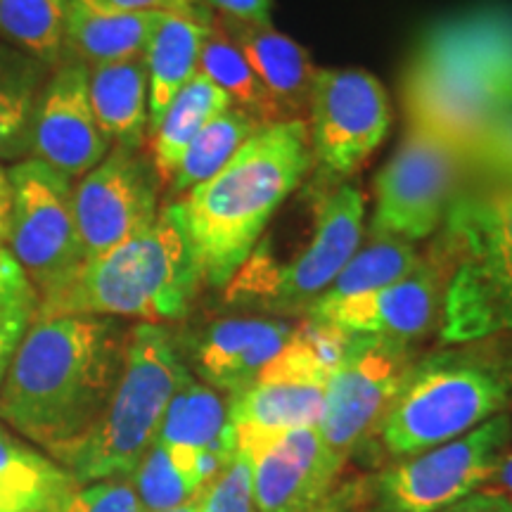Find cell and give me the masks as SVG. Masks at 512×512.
Wrapping results in <instances>:
<instances>
[{
  "instance_id": "obj_9",
  "label": "cell",
  "mask_w": 512,
  "mask_h": 512,
  "mask_svg": "<svg viewBox=\"0 0 512 512\" xmlns=\"http://www.w3.org/2000/svg\"><path fill=\"white\" fill-rule=\"evenodd\" d=\"M512 448V415L491 418L463 437L396 458L370 484L373 512H441L496 479Z\"/></svg>"
},
{
  "instance_id": "obj_23",
  "label": "cell",
  "mask_w": 512,
  "mask_h": 512,
  "mask_svg": "<svg viewBox=\"0 0 512 512\" xmlns=\"http://www.w3.org/2000/svg\"><path fill=\"white\" fill-rule=\"evenodd\" d=\"M207 34V24L174 15L159 17L143 53L147 69V136L155 131L185 83L200 72Z\"/></svg>"
},
{
  "instance_id": "obj_3",
  "label": "cell",
  "mask_w": 512,
  "mask_h": 512,
  "mask_svg": "<svg viewBox=\"0 0 512 512\" xmlns=\"http://www.w3.org/2000/svg\"><path fill=\"white\" fill-rule=\"evenodd\" d=\"M313 164L309 121L264 126L209 181L176 200L202 283L223 290Z\"/></svg>"
},
{
  "instance_id": "obj_32",
  "label": "cell",
  "mask_w": 512,
  "mask_h": 512,
  "mask_svg": "<svg viewBox=\"0 0 512 512\" xmlns=\"http://www.w3.org/2000/svg\"><path fill=\"white\" fill-rule=\"evenodd\" d=\"M420 261L413 242L399 238H370L366 247H358L347 266L339 271L328 290L318 302H337V299L356 297V294L380 290L408 275ZM316 302V304H318Z\"/></svg>"
},
{
  "instance_id": "obj_36",
  "label": "cell",
  "mask_w": 512,
  "mask_h": 512,
  "mask_svg": "<svg viewBox=\"0 0 512 512\" xmlns=\"http://www.w3.org/2000/svg\"><path fill=\"white\" fill-rule=\"evenodd\" d=\"M95 10L140 12V15H174L211 27L214 12L202 0H81Z\"/></svg>"
},
{
  "instance_id": "obj_37",
  "label": "cell",
  "mask_w": 512,
  "mask_h": 512,
  "mask_svg": "<svg viewBox=\"0 0 512 512\" xmlns=\"http://www.w3.org/2000/svg\"><path fill=\"white\" fill-rule=\"evenodd\" d=\"M472 166H489L501 178H512V114L491 128L470 152Z\"/></svg>"
},
{
  "instance_id": "obj_14",
  "label": "cell",
  "mask_w": 512,
  "mask_h": 512,
  "mask_svg": "<svg viewBox=\"0 0 512 512\" xmlns=\"http://www.w3.org/2000/svg\"><path fill=\"white\" fill-rule=\"evenodd\" d=\"M306 121L320 181L335 183L356 174L382 145L392 124V107L373 74L318 69Z\"/></svg>"
},
{
  "instance_id": "obj_21",
  "label": "cell",
  "mask_w": 512,
  "mask_h": 512,
  "mask_svg": "<svg viewBox=\"0 0 512 512\" xmlns=\"http://www.w3.org/2000/svg\"><path fill=\"white\" fill-rule=\"evenodd\" d=\"M159 17L162 15L95 10L81 0H69L62 60H79L88 69L140 60Z\"/></svg>"
},
{
  "instance_id": "obj_38",
  "label": "cell",
  "mask_w": 512,
  "mask_h": 512,
  "mask_svg": "<svg viewBox=\"0 0 512 512\" xmlns=\"http://www.w3.org/2000/svg\"><path fill=\"white\" fill-rule=\"evenodd\" d=\"M216 17L242 24H271L273 0H202Z\"/></svg>"
},
{
  "instance_id": "obj_2",
  "label": "cell",
  "mask_w": 512,
  "mask_h": 512,
  "mask_svg": "<svg viewBox=\"0 0 512 512\" xmlns=\"http://www.w3.org/2000/svg\"><path fill=\"white\" fill-rule=\"evenodd\" d=\"M408 128L475 150L512 114V8L482 5L422 34L401 81Z\"/></svg>"
},
{
  "instance_id": "obj_15",
  "label": "cell",
  "mask_w": 512,
  "mask_h": 512,
  "mask_svg": "<svg viewBox=\"0 0 512 512\" xmlns=\"http://www.w3.org/2000/svg\"><path fill=\"white\" fill-rule=\"evenodd\" d=\"M76 226L86 261L124 245L159 216V178L143 150L114 145L74 188Z\"/></svg>"
},
{
  "instance_id": "obj_6",
  "label": "cell",
  "mask_w": 512,
  "mask_h": 512,
  "mask_svg": "<svg viewBox=\"0 0 512 512\" xmlns=\"http://www.w3.org/2000/svg\"><path fill=\"white\" fill-rule=\"evenodd\" d=\"M503 337L456 344L413 363L375 432L389 456L422 453L510 413L512 344Z\"/></svg>"
},
{
  "instance_id": "obj_24",
  "label": "cell",
  "mask_w": 512,
  "mask_h": 512,
  "mask_svg": "<svg viewBox=\"0 0 512 512\" xmlns=\"http://www.w3.org/2000/svg\"><path fill=\"white\" fill-rule=\"evenodd\" d=\"M76 486L46 451L0 425V512H53Z\"/></svg>"
},
{
  "instance_id": "obj_27",
  "label": "cell",
  "mask_w": 512,
  "mask_h": 512,
  "mask_svg": "<svg viewBox=\"0 0 512 512\" xmlns=\"http://www.w3.org/2000/svg\"><path fill=\"white\" fill-rule=\"evenodd\" d=\"M228 107V95L216 83H211L204 74L197 72L185 83L183 91L171 102L155 131L147 136V147H150V155L147 157H150L152 166H155L159 185L169 188L185 150L197 138V133L211 119L226 112Z\"/></svg>"
},
{
  "instance_id": "obj_10",
  "label": "cell",
  "mask_w": 512,
  "mask_h": 512,
  "mask_svg": "<svg viewBox=\"0 0 512 512\" xmlns=\"http://www.w3.org/2000/svg\"><path fill=\"white\" fill-rule=\"evenodd\" d=\"M12 219L8 252L46 302L64 290L86 261L76 226L72 178L34 157L8 169Z\"/></svg>"
},
{
  "instance_id": "obj_18",
  "label": "cell",
  "mask_w": 512,
  "mask_h": 512,
  "mask_svg": "<svg viewBox=\"0 0 512 512\" xmlns=\"http://www.w3.org/2000/svg\"><path fill=\"white\" fill-rule=\"evenodd\" d=\"M110 150L112 143L100 131L88 95V67L79 60H62L43 83L29 157L67 178H81Z\"/></svg>"
},
{
  "instance_id": "obj_25",
  "label": "cell",
  "mask_w": 512,
  "mask_h": 512,
  "mask_svg": "<svg viewBox=\"0 0 512 512\" xmlns=\"http://www.w3.org/2000/svg\"><path fill=\"white\" fill-rule=\"evenodd\" d=\"M88 95L105 138L126 150H143L147 143V69L143 57L88 69Z\"/></svg>"
},
{
  "instance_id": "obj_34",
  "label": "cell",
  "mask_w": 512,
  "mask_h": 512,
  "mask_svg": "<svg viewBox=\"0 0 512 512\" xmlns=\"http://www.w3.org/2000/svg\"><path fill=\"white\" fill-rule=\"evenodd\" d=\"M53 512H143L131 477L79 484Z\"/></svg>"
},
{
  "instance_id": "obj_7",
  "label": "cell",
  "mask_w": 512,
  "mask_h": 512,
  "mask_svg": "<svg viewBox=\"0 0 512 512\" xmlns=\"http://www.w3.org/2000/svg\"><path fill=\"white\" fill-rule=\"evenodd\" d=\"M190 375L171 330L138 323L128 330L124 370L98 422L50 458L79 484L131 477L157 441L171 396Z\"/></svg>"
},
{
  "instance_id": "obj_43",
  "label": "cell",
  "mask_w": 512,
  "mask_h": 512,
  "mask_svg": "<svg viewBox=\"0 0 512 512\" xmlns=\"http://www.w3.org/2000/svg\"><path fill=\"white\" fill-rule=\"evenodd\" d=\"M496 479H498V482H501V486H503V494L508 496L510 501H512V448H510L508 453H505L503 463H501V467H498Z\"/></svg>"
},
{
  "instance_id": "obj_20",
  "label": "cell",
  "mask_w": 512,
  "mask_h": 512,
  "mask_svg": "<svg viewBox=\"0 0 512 512\" xmlns=\"http://www.w3.org/2000/svg\"><path fill=\"white\" fill-rule=\"evenodd\" d=\"M214 19L238 43L283 121L309 117L311 88L318 69L313 67L306 48L273 29V24H242L216 15Z\"/></svg>"
},
{
  "instance_id": "obj_42",
  "label": "cell",
  "mask_w": 512,
  "mask_h": 512,
  "mask_svg": "<svg viewBox=\"0 0 512 512\" xmlns=\"http://www.w3.org/2000/svg\"><path fill=\"white\" fill-rule=\"evenodd\" d=\"M313 512H354V489H342L339 494L325 498Z\"/></svg>"
},
{
  "instance_id": "obj_19",
  "label": "cell",
  "mask_w": 512,
  "mask_h": 512,
  "mask_svg": "<svg viewBox=\"0 0 512 512\" xmlns=\"http://www.w3.org/2000/svg\"><path fill=\"white\" fill-rule=\"evenodd\" d=\"M294 325L285 318H221L200 330L190 361L204 384L238 396L290 342Z\"/></svg>"
},
{
  "instance_id": "obj_26",
  "label": "cell",
  "mask_w": 512,
  "mask_h": 512,
  "mask_svg": "<svg viewBox=\"0 0 512 512\" xmlns=\"http://www.w3.org/2000/svg\"><path fill=\"white\" fill-rule=\"evenodd\" d=\"M223 463L214 456L190 453L155 441L133 470L131 482L143 512H164L181 508L204 494Z\"/></svg>"
},
{
  "instance_id": "obj_5",
  "label": "cell",
  "mask_w": 512,
  "mask_h": 512,
  "mask_svg": "<svg viewBox=\"0 0 512 512\" xmlns=\"http://www.w3.org/2000/svg\"><path fill=\"white\" fill-rule=\"evenodd\" d=\"M430 254L446 273V347L512 335V178L460 190Z\"/></svg>"
},
{
  "instance_id": "obj_13",
  "label": "cell",
  "mask_w": 512,
  "mask_h": 512,
  "mask_svg": "<svg viewBox=\"0 0 512 512\" xmlns=\"http://www.w3.org/2000/svg\"><path fill=\"white\" fill-rule=\"evenodd\" d=\"M418 361L413 347L377 337L351 335L325 387L318 434L339 463L377 432L401 392L408 370Z\"/></svg>"
},
{
  "instance_id": "obj_22",
  "label": "cell",
  "mask_w": 512,
  "mask_h": 512,
  "mask_svg": "<svg viewBox=\"0 0 512 512\" xmlns=\"http://www.w3.org/2000/svg\"><path fill=\"white\" fill-rule=\"evenodd\" d=\"M157 441L171 448L214 456L228 465L238 451V434L228 418V399L190 375L171 396Z\"/></svg>"
},
{
  "instance_id": "obj_33",
  "label": "cell",
  "mask_w": 512,
  "mask_h": 512,
  "mask_svg": "<svg viewBox=\"0 0 512 512\" xmlns=\"http://www.w3.org/2000/svg\"><path fill=\"white\" fill-rule=\"evenodd\" d=\"M200 512H256L252 465L240 451L211 479Z\"/></svg>"
},
{
  "instance_id": "obj_16",
  "label": "cell",
  "mask_w": 512,
  "mask_h": 512,
  "mask_svg": "<svg viewBox=\"0 0 512 512\" xmlns=\"http://www.w3.org/2000/svg\"><path fill=\"white\" fill-rule=\"evenodd\" d=\"M235 434L238 451L252 465L256 512H313L344 467L323 444L318 427L283 432L235 427Z\"/></svg>"
},
{
  "instance_id": "obj_44",
  "label": "cell",
  "mask_w": 512,
  "mask_h": 512,
  "mask_svg": "<svg viewBox=\"0 0 512 512\" xmlns=\"http://www.w3.org/2000/svg\"><path fill=\"white\" fill-rule=\"evenodd\" d=\"M207 491V489H204ZM202 496L204 494H200L197 498H192L190 503H185V505H181V508H174V510H164V512H200V508H202Z\"/></svg>"
},
{
  "instance_id": "obj_4",
  "label": "cell",
  "mask_w": 512,
  "mask_h": 512,
  "mask_svg": "<svg viewBox=\"0 0 512 512\" xmlns=\"http://www.w3.org/2000/svg\"><path fill=\"white\" fill-rule=\"evenodd\" d=\"M202 285L181 211L169 202L143 233L83 261L72 283L38 302L36 316L138 318L164 325L188 316Z\"/></svg>"
},
{
  "instance_id": "obj_30",
  "label": "cell",
  "mask_w": 512,
  "mask_h": 512,
  "mask_svg": "<svg viewBox=\"0 0 512 512\" xmlns=\"http://www.w3.org/2000/svg\"><path fill=\"white\" fill-rule=\"evenodd\" d=\"M200 74L207 76L211 83H216L228 95L230 105L247 112L261 126L283 124L278 107L266 93V88L261 86V81L256 79L247 57L242 55L238 43L216 24V19L209 27L207 38H204Z\"/></svg>"
},
{
  "instance_id": "obj_11",
  "label": "cell",
  "mask_w": 512,
  "mask_h": 512,
  "mask_svg": "<svg viewBox=\"0 0 512 512\" xmlns=\"http://www.w3.org/2000/svg\"><path fill=\"white\" fill-rule=\"evenodd\" d=\"M351 335L304 318L290 342L245 392L228 399L233 427L252 430H302L316 427L323 413L325 387Z\"/></svg>"
},
{
  "instance_id": "obj_31",
  "label": "cell",
  "mask_w": 512,
  "mask_h": 512,
  "mask_svg": "<svg viewBox=\"0 0 512 512\" xmlns=\"http://www.w3.org/2000/svg\"><path fill=\"white\" fill-rule=\"evenodd\" d=\"M69 0H0V38L46 67L64 57Z\"/></svg>"
},
{
  "instance_id": "obj_35",
  "label": "cell",
  "mask_w": 512,
  "mask_h": 512,
  "mask_svg": "<svg viewBox=\"0 0 512 512\" xmlns=\"http://www.w3.org/2000/svg\"><path fill=\"white\" fill-rule=\"evenodd\" d=\"M38 294L8 252V247H0V325L10 320L36 316Z\"/></svg>"
},
{
  "instance_id": "obj_17",
  "label": "cell",
  "mask_w": 512,
  "mask_h": 512,
  "mask_svg": "<svg viewBox=\"0 0 512 512\" xmlns=\"http://www.w3.org/2000/svg\"><path fill=\"white\" fill-rule=\"evenodd\" d=\"M446 273L434 254L420 256L408 275L380 290L318 302L304 318L330 325L347 335L377 337L387 342L408 344L439 330L444 316Z\"/></svg>"
},
{
  "instance_id": "obj_1",
  "label": "cell",
  "mask_w": 512,
  "mask_h": 512,
  "mask_svg": "<svg viewBox=\"0 0 512 512\" xmlns=\"http://www.w3.org/2000/svg\"><path fill=\"white\" fill-rule=\"evenodd\" d=\"M126 342L119 318L34 316L0 387V422L48 456L74 444L110 403Z\"/></svg>"
},
{
  "instance_id": "obj_39",
  "label": "cell",
  "mask_w": 512,
  "mask_h": 512,
  "mask_svg": "<svg viewBox=\"0 0 512 512\" xmlns=\"http://www.w3.org/2000/svg\"><path fill=\"white\" fill-rule=\"evenodd\" d=\"M31 320L19 318V320H10V323L0 325V387H3L5 375H8V368L12 363V356H15V351L19 347V342H22L24 332H27Z\"/></svg>"
},
{
  "instance_id": "obj_40",
  "label": "cell",
  "mask_w": 512,
  "mask_h": 512,
  "mask_svg": "<svg viewBox=\"0 0 512 512\" xmlns=\"http://www.w3.org/2000/svg\"><path fill=\"white\" fill-rule=\"evenodd\" d=\"M441 512H512V501L503 491H477Z\"/></svg>"
},
{
  "instance_id": "obj_41",
  "label": "cell",
  "mask_w": 512,
  "mask_h": 512,
  "mask_svg": "<svg viewBox=\"0 0 512 512\" xmlns=\"http://www.w3.org/2000/svg\"><path fill=\"white\" fill-rule=\"evenodd\" d=\"M12 219V183L5 166H0V247H8Z\"/></svg>"
},
{
  "instance_id": "obj_28",
  "label": "cell",
  "mask_w": 512,
  "mask_h": 512,
  "mask_svg": "<svg viewBox=\"0 0 512 512\" xmlns=\"http://www.w3.org/2000/svg\"><path fill=\"white\" fill-rule=\"evenodd\" d=\"M43 67L19 50H0V162H22L31 155Z\"/></svg>"
},
{
  "instance_id": "obj_8",
  "label": "cell",
  "mask_w": 512,
  "mask_h": 512,
  "mask_svg": "<svg viewBox=\"0 0 512 512\" xmlns=\"http://www.w3.org/2000/svg\"><path fill=\"white\" fill-rule=\"evenodd\" d=\"M366 200L356 185H339L316 200L309 245L271 264L256 252L223 287L228 304L271 316H306L361 247Z\"/></svg>"
},
{
  "instance_id": "obj_29",
  "label": "cell",
  "mask_w": 512,
  "mask_h": 512,
  "mask_svg": "<svg viewBox=\"0 0 512 512\" xmlns=\"http://www.w3.org/2000/svg\"><path fill=\"white\" fill-rule=\"evenodd\" d=\"M259 128L264 126L233 105L216 119H211L185 150L181 164H178L176 174L166 188L171 202L181 200L185 192L219 174Z\"/></svg>"
},
{
  "instance_id": "obj_12",
  "label": "cell",
  "mask_w": 512,
  "mask_h": 512,
  "mask_svg": "<svg viewBox=\"0 0 512 512\" xmlns=\"http://www.w3.org/2000/svg\"><path fill=\"white\" fill-rule=\"evenodd\" d=\"M470 166L467 152L408 128L396 155L375 178L370 238H399L415 245L437 233Z\"/></svg>"
}]
</instances>
